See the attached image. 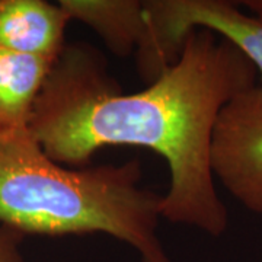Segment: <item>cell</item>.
<instances>
[{"label":"cell","instance_id":"3","mask_svg":"<svg viewBox=\"0 0 262 262\" xmlns=\"http://www.w3.org/2000/svg\"><path fill=\"white\" fill-rule=\"evenodd\" d=\"M147 35L137 53V70L146 83L175 63L191 31L204 28L227 39L262 77V16L246 15L239 2L226 0H147Z\"/></svg>","mask_w":262,"mask_h":262},{"label":"cell","instance_id":"4","mask_svg":"<svg viewBox=\"0 0 262 262\" xmlns=\"http://www.w3.org/2000/svg\"><path fill=\"white\" fill-rule=\"evenodd\" d=\"M213 175L245 208L262 215V84L242 91L219 115Z\"/></svg>","mask_w":262,"mask_h":262},{"label":"cell","instance_id":"7","mask_svg":"<svg viewBox=\"0 0 262 262\" xmlns=\"http://www.w3.org/2000/svg\"><path fill=\"white\" fill-rule=\"evenodd\" d=\"M56 61L0 47V134L29 128L38 95Z\"/></svg>","mask_w":262,"mask_h":262},{"label":"cell","instance_id":"6","mask_svg":"<svg viewBox=\"0 0 262 262\" xmlns=\"http://www.w3.org/2000/svg\"><path fill=\"white\" fill-rule=\"evenodd\" d=\"M70 20H80L120 57L137 53L147 35L144 2L139 0H60Z\"/></svg>","mask_w":262,"mask_h":262},{"label":"cell","instance_id":"8","mask_svg":"<svg viewBox=\"0 0 262 262\" xmlns=\"http://www.w3.org/2000/svg\"><path fill=\"white\" fill-rule=\"evenodd\" d=\"M22 237L20 232L0 225V262H25L20 252Z\"/></svg>","mask_w":262,"mask_h":262},{"label":"cell","instance_id":"1","mask_svg":"<svg viewBox=\"0 0 262 262\" xmlns=\"http://www.w3.org/2000/svg\"><path fill=\"white\" fill-rule=\"evenodd\" d=\"M256 76L233 44L196 28L155 82L140 92L122 94L102 53L88 42H73L57 58L38 95L29 130L60 165L82 166L108 146L156 151L170 172L162 219L219 237L229 215L211 169L213 134L222 110L256 84Z\"/></svg>","mask_w":262,"mask_h":262},{"label":"cell","instance_id":"9","mask_svg":"<svg viewBox=\"0 0 262 262\" xmlns=\"http://www.w3.org/2000/svg\"><path fill=\"white\" fill-rule=\"evenodd\" d=\"M239 3L245 6L252 15L262 16V0H245V2H239Z\"/></svg>","mask_w":262,"mask_h":262},{"label":"cell","instance_id":"2","mask_svg":"<svg viewBox=\"0 0 262 262\" xmlns=\"http://www.w3.org/2000/svg\"><path fill=\"white\" fill-rule=\"evenodd\" d=\"M139 159L67 169L29 128L0 134V225L37 234L105 233L141 262H170L160 242L163 194L141 185Z\"/></svg>","mask_w":262,"mask_h":262},{"label":"cell","instance_id":"5","mask_svg":"<svg viewBox=\"0 0 262 262\" xmlns=\"http://www.w3.org/2000/svg\"><path fill=\"white\" fill-rule=\"evenodd\" d=\"M69 22L60 3L0 0V47L56 61L67 46L64 35Z\"/></svg>","mask_w":262,"mask_h":262}]
</instances>
